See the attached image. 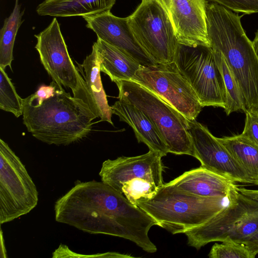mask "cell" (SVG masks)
I'll use <instances>...</instances> for the list:
<instances>
[{"label":"cell","mask_w":258,"mask_h":258,"mask_svg":"<svg viewBox=\"0 0 258 258\" xmlns=\"http://www.w3.org/2000/svg\"><path fill=\"white\" fill-rule=\"evenodd\" d=\"M56 222L83 232L129 240L149 253L157 247L148 233L157 222L103 182L77 181L54 205Z\"/></svg>","instance_id":"6da1fadb"},{"label":"cell","mask_w":258,"mask_h":258,"mask_svg":"<svg viewBox=\"0 0 258 258\" xmlns=\"http://www.w3.org/2000/svg\"><path fill=\"white\" fill-rule=\"evenodd\" d=\"M23 99L24 124L34 138L49 145L66 146L82 139L96 118L84 102L53 81Z\"/></svg>","instance_id":"7a4b0ae2"},{"label":"cell","mask_w":258,"mask_h":258,"mask_svg":"<svg viewBox=\"0 0 258 258\" xmlns=\"http://www.w3.org/2000/svg\"><path fill=\"white\" fill-rule=\"evenodd\" d=\"M218 4L206 7L210 47L224 57L239 87L247 108L258 110V56L241 24L242 17Z\"/></svg>","instance_id":"3957f363"},{"label":"cell","mask_w":258,"mask_h":258,"mask_svg":"<svg viewBox=\"0 0 258 258\" xmlns=\"http://www.w3.org/2000/svg\"><path fill=\"white\" fill-rule=\"evenodd\" d=\"M235 187L227 197L209 198L190 194L166 183L152 199L137 206L151 216L158 226L172 234L184 233L228 207Z\"/></svg>","instance_id":"277c9868"},{"label":"cell","mask_w":258,"mask_h":258,"mask_svg":"<svg viewBox=\"0 0 258 258\" xmlns=\"http://www.w3.org/2000/svg\"><path fill=\"white\" fill-rule=\"evenodd\" d=\"M162 157L149 150L141 155L108 159L102 163L99 175L102 182L137 206L152 199L164 184Z\"/></svg>","instance_id":"5b68a950"},{"label":"cell","mask_w":258,"mask_h":258,"mask_svg":"<svg viewBox=\"0 0 258 258\" xmlns=\"http://www.w3.org/2000/svg\"><path fill=\"white\" fill-rule=\"evenodd\" d=\"M115 83L119 90V100L135 105L150 119L169 153L194 156L186 118L157 94L134 81Z\"/></svg>","instance_id":"8992f818"},{"label":"cell","mask_w":258,"mask_h":258,"mask_svg":"<svg viewBox=\"0 0 258 258\" xmlns=\"http://www.w3.org/2000/svg\"><path fill=\"white\" fill-rule=\"evenodd\" d=\"M236 186L228 207L206 223L184 233L189 246L200 249L210 242L226 240L242 243L257 231L258 202L240 193Z\"/></svg>","instance_id":"52a82bcc"},{"label":"cell","mask_w":258,"mask_h":258,"mask_svg":"<svg viewBox=\"0 0 258 258\" xmlns=\"http://www.w3.org/2000/svg\"><path fill=\"white\" fill-rule=\"evenodd\" d=\"M174 62L189 83L202 107L225 108L227 93L214 50L205 45L179 43Z\"/></svg>","instance_id":"ba28073f"},{"label":"cell","mask_w":258,"mask_h":258,"mask_svg":"<svg viewBox=\"0 0 258 258\" xmlns=\"http://www.w3.org/2000/svg\"><path fill=\"white\" fill-rule=\"evenodd\" d=\"M128 22L138 42L156 63L174 61L179 42L166 11L156 0H142Z\"/></svg>","instance_id":"9c48e42d"},{"label":"cell","mask_w":258,"mask_h":258,"mask_svg":"<svg viewBox=\"0 0 258 258\" xmlns=\"http://www.w3.org/2000/svg\"><path fill=\"white\" fill-rule=\"evenodd\" d=\"M38 192L25 165L0 139V223L26 215L37 205Z\"/></svg>","instance_id":"30bf717a"},{"label":"cell","mask_w":258,"mask_h":258,"mask_svg":"<svg viewBox=\"0 0 258 258\" xmlns=\"http://www.w3.org/2000/svg\"><path fill=\"white\" fill-rule=\"evenodd\" d=\"M157 94L188 120L203 108L196 93L176 63L141 66L131 80Z\"/></svg>","instance_id":"8fae6325"},{"label":"cell","mask_w":258,"mask_h":258,"mask_svg":"<svg viewBox=\"0 0 258 258\" xmlns=\"http://www.w3.org/2000/svg\"><path fill=\"white\" fill-rule=\"evenodd\" d=\"M35 37V48L41 63L53 81L59 87L70 88L74 97L84 102L90 109L85 81L70 56L56 18H53L50 24Z\"/></svg>","instance_id":"7c38bea8"},{"label":"cell","mask_w":258,"mask_h":258,"mask_svg":"<svg viewBox=\"0 0 258 258\" xmlns=\"http://www.w3.org/2000/svg\"><path fill=\"white\" fill-rule=\"evenodd\" d=\"M193 157L202 167L236 182L252 184L247 174L226 148L208 128L196 119L187 120Z\"/></svg>","instance_id":"4fadbf2b"},{"label":"cell","mask_w":258,"mask_h":258,"mask_svg":"<svg viewBox=\"0 0 258 258\" xmlns=\"http://www.w3.org/2000/svg\"><path fill=\"white\" fill-rule=\"evenodd\" d=\"M164 8L179 43L210 47L208 37L207 0H156Z\"/></svg>","instance_id":"5bb4252c"},{"label":"cell","mask_w":258,"mask_h":258,"mask_svg":"<svg viewBox=\"0 0 258 258\" xmlns=\"http://www.w3.org/2000/svg\"><path fill=\"white\" fill-rule=\"evenodd\" d=\"M86 27L100 39L127 53L141 66H154L156 63L138 42L128 22V17H118L110 11L83 17Z\"/></svg>","instance_id":"9a60e30c"},{"label":"cell","mask_w":258,"mask_h":258,"mask_svg":"<svg viewBox=\"0 0 258 258\" xmlns=\"http://www.w3.org/2000/svg\"><path fill=\"white\" fill-rule=\"evenodd\" d=\"M167 184L190 194L209 198L227 197L237 185L233 180L202 166L183 173Z\"/></svg>","instance_id":"2e32d148"},{"label":"cell","mask_w":258,"mask_h":258,"mask_svg":"<svg viewBox=\"0 0 258 258\" xmlns=\"http://www.w3.org/2000/svg\"><path fill=\"white\" fill-rule=\"evenodd\" d=\"M112 114L117 115L133 129L139 143L145 144L150 150L158 152L163 157L168 148L157 128L150 119L135 105L120 100L111 106Z\"/></svg>","instance_id":"e0dca14e"},{"label":"cell","mask_w":258,"mask_h":258,"mask_svg":"<svg viewBox=\"0 0 258 258\" xmlns=\"http://www.w3.org/2000/svg\"><path fill=\"white\" fill-rule=\"evenodd\" d=\"M79 68V71L85 81L91 111L96 118H100V121H107L113 125L111 120L112 110L108 104L106 95L103 87L100 63L94 45L92 46L91 53L86 56Z\"/></svg>","instance_id":"ac0fdd59"},{"label":"cell","mask_w":258,"mask_h":258,"mask_svg":"<svg viewBox=\"0 0 258 258\" xmlns=\"http://www.w3.org/2000/svg\"><path fill=\"white\" fill-rule=\"evenodd\" d=\"M96 50L100 71L114 83L131 80L141 66L132 56L100 39L93 44Z\"/></svg>","instance_id":"d6986e66"},{"label":"cell","mask_w":258,"mask_h":258,"mask_svg":"<svg viewBox=\"0 0 258 258\" xmlns=\"http://www.w3.org/2000/svg\"><path fill=\"white\" fill-rule=\"evenodd\" d=\"M116 0H44L36 8L41 16L68 17L91 16L110 11Z\"/></svg>","instance_id":"ffe728a7"},{"label":"cell","mask_w":258,"mask_h":258,"mask_svg":"<svg viewBox=\"0 0 258 258\" xmlns=\"http://www.w3.org/2000/svg\"><path fill=\"white\" fill-rule=\"evenodd\" d=\"M218 140L242 167L252 184L258 185V146L241 134Z\"/></svg>","instance_id":"44dd1931"},{"label":"cell","mask_w":258,"mask_h":258,"mask_svg":"<svg viewBox=\"0 0 258 258\" xmlns=\"http://www.w3.org/2000/svg\"><path fill=\"white\" fill-rule=\"evenodd\" d=\"M24 11H21L19 0H16L14 9L4 21L0 30V67L5 69L13 60V48L18 31L22 23Z\"/></svg>","instance_id":"7402d4cb"},{"label":"cell","mask_w":258,"mask_h":258,"mask_svg":"<svg viewBox=\"0 0 258 258\" xmlns=\"http://www.w3.org/2000/svg\"><path fill=\"white\" fill-rule=\"evenodd\" d=\"M213 49L216 62L223 77L227 93V102L224 111L227 115L238 110L244 112L247 108L236 80L222 54L218 51Z\"/></svg>","instance_id":"603a6c76"},{"label":"cell","mask_w":258,"mask_h":258,"mask_svg":"<svg viewBox=\"0 0 258 258\" xmlns=\"http://www.w3.org/2000/svg\"><path fill=\"white\" fill-rule=\"evenodd\" d=\"M23 103L5 69L0 67V109L19 117L23 115Z\"/></svg>","instance_id":"cb8c5ba5"},{"label":"cell","mask_w":258,"mask_h":258,"mask_svg":"<svg viewBox=\"0 0 258 258\" xmlns=\"http://www.w3.org/2000/svg\"><path fill=\"white\" fill-rule=\"evenodd\" d=\"M210 258H254L246 246L232 240L215 243L208 254Z\"/></svg>","instance_id":"d4e9b609"},{"label":"cell","mask_w":258,"mask_h":258,"mask_svg":"<svg viewBox=\"0 0 258 258\" xmlns=\"http://www.w3.org/2000/svg\"><path fill=\"white\" fill-rule=\"evenodd\" d=\"M243 15L258 13V0H207Z\"/></svg>","instance_id":"484cf974"},{"label":"cell","mask_w":258,"mask_h":258,"mask_svg":"<svg viewBox=\"0 0 258 258\" xmlns=\"http://www.w3.org/2000/svg\"><path fill=\"white\" fill-rule=\"evenodd\" d=\"M245 125L241 135L258 146V110L247 108Z\"/></svg>","instance_id":"4316f807"},{"label":"cell","mask_w":258,"mask_h":258,"mask_svg":"<svg viewBox=\"0 0 258 258\" xmlns=\"http://www.w3.org/2000/svg\"><path fill=\"white\" fill-rule=\"evenodd\" d=\"M245 244L252 254L255 257L258 254V229L249 238L243 243Z\"/></svg>","instance_id":"83f0119b"},{"label":"cell","mask_w":258,"mask_h":258,"mask_svg":"<svg viewBox=\"0 0 258 258\" xmlns=\"http://www.w3.org/2000/svg\"><path fill=\"white\" fill-rule=\"evenodd\" d=\"M236 188L238 191L246 197L258 202V189H247L244 187L238 185Z\"/></svg>","instance_id":"f1b7e54d"},{"label":"cell","mask_w":258,"mask_h":258,"mask_svg":"<svg viewBox=\"0 0 258 258\" xmlns=\"http://www.w3.org/2000/svg\"><path fill=\"white\" fill-rule=\"evenodd\" d=\"M254 49L258 56V30L255 33V37L252 41Z\"/></svg>","instance_id":"f546056e"}]
</instances>
